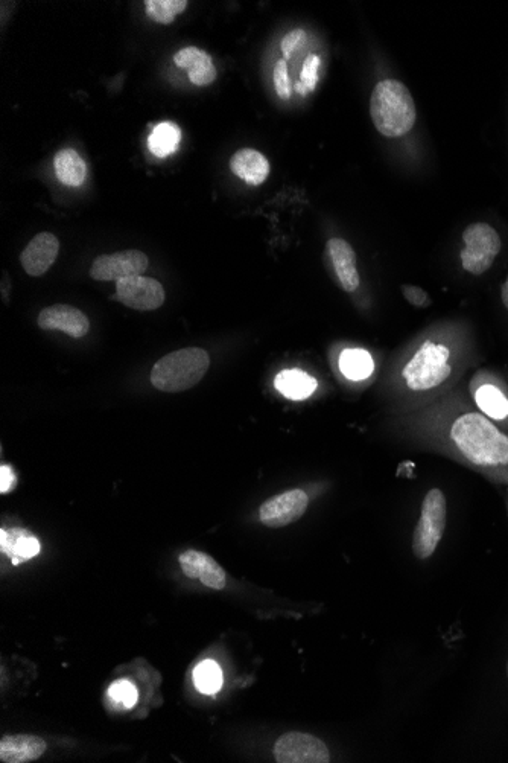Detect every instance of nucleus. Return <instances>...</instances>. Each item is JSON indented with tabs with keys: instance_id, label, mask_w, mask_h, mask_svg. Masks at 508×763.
<instances>
[{
	"instance_id": "33",
	"label": "nucleus",
	"mask_w": 508,
	"mask_h": 763,
	"mask_svg": "<svg viewBox=\"0 0 508 763\" xmlns=\"http://www.w3.org/2000/svg\"><path fill=\"white\" fill-rule=\"evenodd\" d=\"M507 677H508V660H507Z\"/></svg>"
},
{
	"instance_id": "19",
	"label": "nucleus",
	"mask_w": 508,
	"mask_h": 763,
	"mask_svg": "<svg viewBox=\"0 0 508 763\" xmlns=\"http://www.w3.org/2000/svg\"><path fill=\"white\" fill-rule=\"evenodd\" d=\"M274 384L285 398L293 401L306 400L318 386L314 377L306 374L305 371H300V369H286V371L280 372L274 380Z\"/></svg>"
},
{
	"instance_id": "31",
	"label": "nucleus",
	"mask_w": 508,
	"mask_h": 763,
	"mask_svg": "<svg viewBox=\"0 0 508 763\" xmlns=\"http://www.w3.org/2000/svg\"><path fill=\"white\" fill-rule=\"evenodd\" d=\"M0 477H2V482H0V492H2V494H7V492H10L11 489L16 486V476H14L10 467L4 465V467L0 468Z\"/></svg>"
},
{
	"instance_id": "24",
	"label": "nucleus",
	"mask_w": 508,
	"mask_h": 763,
	"mask_svg": "<svg viewBox=\"0 0 508 763\" xmlns=\"http://www.w3.org/2000/svg\"><path fill=\"white\" fill-rule=\"evenodd\" d=\"M188 5L186 0H147L145 11L153 22L160 23V25H171L175 17L183 13Z\"/></svg>"
},
{
	"instance_id": "4",
	"label": "nucleus",
	"mask_w": 508,
	"mask_h": 763,
	"mask_svg": "<svg viewBox=\"0 0 508 763\" xmlns=\"http://www.w3.org/2000/svg\"><path fill=\"white\" fill-rule=\"evenodd\" d=\"M210 357L201 348H185L160 358L151 371V383L166 393H180L197 386L209 371Z\"/></svg>"
},
{
	"instance_id": "6",
	"label": "nucleus",
	"mask_w": 508,
	"mask_h": 763,
	"mask_svg": "<svg viewBox=\"0 0 508 763\" xmlns=\"http://www.w3.org/2000/svg\"><path fill=\"white\" fill-rule=\"evenodd\" d=\"M463 250L460 252L461 267L470 275L486 273L502 249L501 237L487 223H472L463 232Z\"/></svg>"
},
{
	"instance_id": "10",
	"label": "nucleus",
	"mask_w": 508,
	"mask_h": 763,
	"mask_svg": "<svg viewBox=\"0 0 508 763\" xmlns=\"http://www.w3.org/2000/svg\"><path fill=\"white\" fill-rule=\"evenodd\" d=\"M116 299L136 311L159 310L165 302V290L159 281L147 276H131L116 284Z\"/></svg>"
},
{
	"instance_id": "25",
	"label": "nucleus",
	"mask_w": 508,
	"mask_h": 763,
	"mask_svg": "<svg viewBox=\"0 0 508 763\" xmlns=\"http://www.w3.org/2000/svg\"><path fill=\"white\" fill-rule=\"evenodd\" d=\"M194 683L201 693L215 695L223 686V672L215 661L206 660L195 668Z\"/></svg>"
},
{
	"instance_id": "14",
	"label": "nucleus",
	"mask_w": 508,
	"mask_h": 763,
	"mask_svg": "<svg viewBox=\"0 0 508 763\" xmlns=\"http://www.w3.org/2000/svg\"><path fill=\"white\" fill-rule=\"evenodd\" d=\"M178 562L188 578L198 579L212 590H224L227 587L226 572L212 556L198 550H186L181 553Z\"/></svg>"
},
{
	"instance_id": "3",
	"label": "nucleus",
	"mask_w": 508,
	"mask_h": 763,
	"mask_svg": "<svg viewBox=\"0 0 508 763\" xmlns=\"http://www.w3.org/2000/svg\"><path fill=\"white\" fill-rule=\"evenodd\" d=\"M370 115L382 136L401 138L416 124V104L410 90L401 81L382 80L373 89Z\"/></svg>"
},
{
	"instance_id": "8",
	"label": "nucleus",
	"mask_w": 508,
	"mask_h": 763,
	"mask_svg": "<svg viewBox=\"0 0 508 763\" xmlns=\"http://www.w3.org/2000/svg\"><path fill=\"white\" fill-rule=\"evenodd\" d=\"M274 759L279 763H328L331 753L328 745L317 736L302 732H289L274 744Z\"/></svg>"
},
{
	"instance_id": "32",
	"label": "nucleus",
	"mask_w": 508,
	"mask_h": 763,
	"mask_svg": "<svg viewBox=\"0 0 508 763\" xmlns=\"http://www.w3.org/2000/svg\"><path fill=\"white\" fill-rule=\"evenodd\" d=\"M501 299L502 304H504V307L508 310V276L501 288Z\"/></svg>"
},
{
	"instance_id": "5",
	"label": "nucleus",
	"mask_w": 508,
	"mask_h": 763,
	"mask_svg": "<svg viewBox=\"0 0 508 763\" xmlns=\"http://www.w3.org/2000/svg\"><path fill=\"white\" fill-rule=\"evenodd\" d=\"M448 524V500L440 488L426 492L420 509L419 521L414 529L411 550L419 561L431 558L439 549Z\"/></svg>"
},
{
	"instance_id": "23",
	"label": "nucleus",
	"mask_w": 508,
	"mask_h": 763,
	"mask_svg": "<svg viewBox=\"0 0 508 763\" xmlns=\"http://www.w3.org/2000/svg\"><path fill=\"white\" fill-rule=\"evenodd\" d=\"M181 130L172 122H163L157 125L148 139V148L151 153L160 159L171 156L180 147Z\"/></svg>"
},
{
	"instance_id": "17",
	"label": "nucleus",
	"mask_w": 508,
	"mask_h": 763,
	"mask_svg": "<svg viewBox=\"0 0 508 763\" xmlns=\"http://www.w3.org/2000/svg\"><path fill=\"white\" fill-rule=\"evenodd\" d=\"M174 63L178 68L188 71L189 80L195 86H210L216 80V68L212 57L195 46L178 51L174 55Z\"/></svg>"
},
{
	"instance_id": "20",
	"label": "nucleus",
	"mask_w": 508,
	"mask_h": 763,
	"mask_svg": "<svg viewBox=\"0 0 508 763\" xmlns=\"http://www.w3.org/2000/svg\"><path fill=\"white\" fill-rule=\"evenodd\" d=\"M55 176L63 185L78 188L86 182L87 167L83 157L75 150L58 151L54 159Z\"/></svg>"
},
{
	"instance_id": "16",
	"label": "nucleus",
	"mask_w": 508,
	"mask_h": 763,
	"mask_svg": "<svg viewBox=\"0 0 508 763\" xmlns=\"http://www.w3.org/2000/svg\"><path fill=\"white\" fill-rule=\"evenodd\" d=\"M230 170L247 185L259 186L270 176V162L261 151L242 148L230 159Z\"/></svg>"
},
{
	"instance_id": "21",
	"label": "nucleus",
	"mask_w": 508,
	"mask_h": 763,
	"mask_svg": "<svg viewBox=\"0 0 508 763\" xmlns=\"http://www.w3.org/2000/svg\"><path fill=\"white\" fill-rule=\"evenodd\" d=\"M0 549L5 555L10 556L14 566H17L20 562L28 561V559L39 555L40 543L37 538L20 532V530L7 532V530L2 529L0 530Z\"/></svg>"
},
{
	"instance_id": "29",
	"label": "nucleus",
	"mask_w": 508,
	"mask_h": 763,
	"mask_svg": "<svg viewBox=\"0 0 508 763\" xmlns=\"http://www.w3.org/2000/svg\"><path fill=\"white\" fill-rule=\"evenodd\" d=\"M402 296L408 304L416 308H428L432 304L431 296L417 285L405 284L401 287Z\"/></svg>"
},
{
	"instance_id": "26",
	"label": "nucleus",
	"mask_w": 508,
	"mask_h": 763,
	"mask_svg": "<svg viewBox=\"0 0 508 763\" xmlns=\"http://www.w3.org/2000/svg\"><path fill=\"white\" fill-rule=\"evenodd\" d=\"M318 68H320V57L318 55H308L305 63H303L302 74H300V81L296 84L297 92L300 95H308V92L315 90L318 81Z\"/></svg>"
},
{
	"instance_id": "9",
	"label": "nucleus",
	"mask_w": 508,
	"mask_h": 763,
	"mask_svg": "<svg viewBox=\"0 0 508 763\" xmlns=\"http://www.w3.org/2000/svg\"><path fill=\"white\" fill-rule=\"evenodd\" d=\"M308 506L309 497L303 489H289L262 503L259 520L271 529H280L300 520Z\"/></svg>"
},
{
	"instance_id": "7",
	"label": "nucleus",
	"mask_w": 508,
	"mask_h": 763,
	"mask_svg": "<svg viewBox=\"0 0 508 763\" xmlns=\"http://www.w3.org/2000/svg\"><path fill=\"white\" fill-rule=\"evenodd\" d=\"M470 400L484 416L508 430V386L499 375L478 371L469 383Z\"/></svg>"
},
{
	"instance_id": "18",
	"label": "nucleus",
	"mask_w": 508,
	"mask_h": 763,
	"mask_svg": "<svg viewBox=\"0 0 508 763\" xmlns=\"http://www.w3.org/2000/svg\"><path fill=\"white\" fill-rule=\"evenodd\" d=\"M46 742L39 736H5L0 742V760L5 763H26L37 760L45 753Z\"/></svg>"
},
{
	"instance_id": "30",
	"label": "nucleus",
	"mask_w": 508,
	"mask_h": 763,
	"mask_svg": "<svg viewBox=\"0 0 508 763\" xmlns=\"http://www.w3.org/2000/svg\"><path fill=\"white\" fill-rule=\"evenodd\" d=\"M305 42L306 32L303 31V29H294V31L288 32V34L283 37L282 45H280L283 52V58L288 60V58L294 54V51H296L297 48H300Z\"/></svg>"
},
{
	"instance_id": "12",
	"label": "nucleus",
	"mask_w": 508,
	"mask_h": 763,
	"mask_svg": "<svg viewBox=\"0 0 508 763\" xmlns=\"http://www.w3.org/2000/svg\"><path fill=\"white\" fill-rule=\"evenodd\" d=\"M45 331H61L74 339H81L90 331V320L83 311L72 305H52L45 308L37 319Z\"/></svg>"
},
{
	"instance_id": "1",
	"label": "nucleus",
	"mask_w": 508,
	"mask_h": 763,
	"mask_svg": "<svg viewBox=\"0 0 508 763\" xmlns=\"http://www.w3.org/2000/svg\"><path fill=\"white\" fill-rule=\"evenodd\" d=\"M396 422L402 435L426 450L508 485V433L469 403L460 387L422 409L397 415Z\"/></svg>"
},
{
	"instance_id": "15",
	"label": "nucleus",
	"mask_w": 508,
	"mask_h": 763,
	"mask_svg": "<svg viewBox=\"0 0 508 763\" xmlns=\"http://www.w3.org/2000/svg\"><path fill=\"white\" fill-rule=\"evenodd\" d=\"M326 249H328L329 258L341 288L347 293L358 290L361 278H359L358 259L353 247L343 238L335 237L328 241Z\"/></svg>"
},
{
	"instance_id": "22",
	"label": "nucleus",
	"mask_w": 508,
	"mask_h": 763,
	"mask_svg": "<svg viewBox=\"0 0 508 763\" xmlns=\"http://www.w3.org/2000/svg\"><path fill=\"white\" fill-rule=\"evenodd\" d=\"M341 374L352 381L369 380L375 372V360L366 349L349 348L341 352L338 360Z\"/></svg>"
},
{
	"instance_id": "11",
	"label": "nucleus",
	"mask_w": 508,
	"mask_h": 763,
	"mask_svg": "<svg viewBox=\"0 0 508 763\" xmlns=\"http://www.w3.org/2000/svg\"><path fill=\"white\" fill-rule=\"evenodd\" d=\"M148 269V256L140 250H124L113 255H101L93 261L90 278L95 281H121L143 275Z\"/></svg>"
},
{
	"instance_id": "28",
	"label": "nucleus",
	"mask_w": 508,
	"mask_h": 763,
	"mask_svg": "<svg viewBox=\"0 0 508 763\" xmlns=\"http://www.w3.org/2000/svg\"><path fill=\"white\" fill-rule=\"evenodd\" d=\"M274 87H276L277 96L282 101H289L293 90H291V81H289L288 63L285 58H280L274 66Z\"/></svg>"
},
{
	"instance_id": "13",
	"label": "nucleus",
	"mask_w": 508,
	"mask_h": 763,
	"mask_svg": "<svg viewBox=\"0 0 508 763\" xmlns=\"http://www.w3.org/2000/svg\"><path fill=\"white\" fill-rule=\"evenodd\" d=\"M60 253V241L54 234L42 232L35 235L20 255L23 270L29 276L39 278L51 269Z\"/></svg>"
},
{
	"instance_id": "2",
	"label": "nucleus",
	"mask_w": 508,
	"mask_h": 763,
	"mask_svg": "<svg viewBox=\"0 0 508 763\" xmlns=\"http://www.w3.org/2000/svg\"><path fill=\"white\" fill-rule=\"evenodd\" d=\"M470 364L460 346L428 337L387 371L382 393L397 415L413 412L457 387Z\"/></svg>"
},
{
	"instance_id": "27",
	"label": "nucleus",
	"mask_w": 508,
	"mask_h": 763,
	"mask_svg": "<svg viewBox=\"0 0 508 763\" xmlns=\"http://www.w3.org/2000/svg\"><path fill=\"white\" fill-rule=\"evenodd\" d=\"M108 698L124 709H131L137 703V689L130 681H115L108 689Z\"/></svg>"
}]
</instances>
